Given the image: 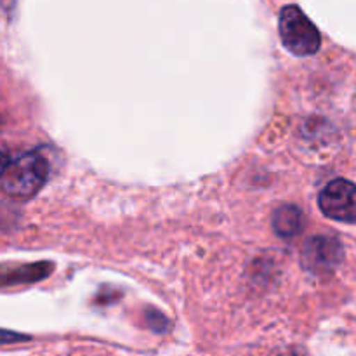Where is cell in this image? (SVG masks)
<instances>
[{"label": "cell", "mask_w": 356, "mask_h": 356, "mask_svg": "<svg viewBox=\"0 0 356 356\" xmlns=\"http://www.w3.org/2000/svg\"><path fill=\"white\" fill-rule=\"evenodd\" d=\"M49 177V162L37 152L23 153L9 160L0 176V186L14 200H30L44 188Z\"/></svg>", "instance_id": "cell-1"}, {"label": "cell", "mask_w": 356, "mask_h": 356, "mask_svg": "<svg viewBox=\"0 0 356 356\" xmlns=\"http://www.w3.org/2000/svg\"><path fill=\"white\" fill-rule=\"evenodd\" d=\"M280 37L285 49L296 56L315 54L322 44L318 28L298 6H287L282 9Z\"/></svg>", "instance_id": "cell-2"}, {"label": "cell", "mask_w": 356, "mask_h": 356, "mask_svg": "<svg viewBox=\"0 0 356 356\" xmlns=\"http://www.w3.org/2000/svg\"><path fill=\"white\" fill-rule=\"evenodd\" d=\"M320 211L341 222H356V184L348 179H334L318 197Z\"/></svg>", "instance_id": "cell-3"}, {"label": "cell", "mask_w": 356, "mask_h": 356, "mask_svg": "<svg viewBox=\"0 0 356 356\" xmlns=\"http://www.w3.org/2000/svg\"><path fill=\"white\" fill-rule=\"evenodd\" d=\"M343 245L334 236H313L302 250V264L312 273L325 275L336 270L343 261Z\"/></svg>", "instance_id": "cell-4"}, {"label": "cell", "mask_w": 356, "mask_h": 356, "mask_svg": "<svg viewBox=\"0 0 356 356\" xmlns=\"http://www.w3.org/2000/svg\"><path fill=\"white\" fill-rule=\"evenodd\" d=\"M302 226V214L294 205H284L273 214V229L282 238H294Z\"/></svg>", "instance_id": "cell-5"}, {"label": "cell", "mask_w": 356, "mask_h": 356, "mask_svg": "<svg viewBox=\"0 0 356 356\" xmlns=\"http://www.w3.org/2000/svg\"><path fill=\"white\" fill-rule=\"evenodd\" d=\"M23 339L24 337L16 336V334H13V332H2V330H0V344L16 343V341H23Z\"/></svg>", "instance_id": "cell-6"}, {"label": "cell", "mask_w": 356, "mask_h": 356, "mask_svg": "<svg viewBox=\"0 0 356 356\" xmlns=\"http://www.w3.org/2000/svg\"><path fill=\"white\" fill-rule=\"evenodd\" d=\"M7 163H9V155H7L6 148H3L2 143H0V176H2V172L6 170Z\"/></svg>", "instance_id": "cell-7"}]
</instances>
